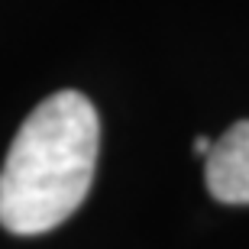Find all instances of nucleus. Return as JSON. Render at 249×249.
Masks as SVG:
<instances>
[{"instance_id":"f257e3e1","label":"nucleus","mask_w":249,"mask_h":249,"mask_svg":"<svg viewBox=\"0 0 249 249\" xmlns=\"http://www.w3.org/2000/svg\"><path fill=\"white\" fill-rule=\"evenodd\" d=\"M101 146L94 104L58 91L29 113L0 168V227L17 236L55 230L88 197Z\"/></svg>"},{"instance_id":"f03ea898","label":"nucleus","mask_w":249,"mask_h":249,"mask_svg":"<svg viewBox=\"0 0 249 249\" xmlns=\"http://www.w3.org/2000/svg\"><path fill=\"white\" fill-rule=\"evenodd\" d=\"M204 185L220 204H249V120L227 126L204 162Z\"/></svg>"},{"instance_id":"7ed1b4c3","label":"nucleus","mask_w":249,"mask_h":249,"mask_svg":"<svg viewBox=\"0 0 249 249\" xmlns=\"http://www.w3.org/2000/svg\"><path fill=\"white\" fill-rule=\"evenodd\" d=\"M211 146H213V139H207V136H197V139H194V152H197V156H204V159H207Z\"/></svg>"}]
</instances>
